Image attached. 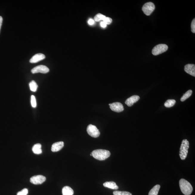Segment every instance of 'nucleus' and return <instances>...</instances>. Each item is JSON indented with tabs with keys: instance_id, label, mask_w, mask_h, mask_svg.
<instances>
[{
	"instance_id": "obj_1",
	"label": "nucleus",
	"mask_w": 195,
	"mask_h": 195,
	"mask_svg": "<svg viewBox=\"0 0 195 195\" xmlns=\"http://www.w3.org/2000/svg\"><path fill=\"white\" fill-rule=\"evenodd\" d=\"M92 154L94 158L100 160H103L110 157L111 153L108 150L97 149L94 150Z\"/></svg>"
},
{
	"instance_id": "obj_2",
	"label": "nucleus",
	"mask_w": 195,
	"mask_h": 195,
	"mask_svg": "<svg viewBox=\"0 0 195 195\" xmlns=\"http://www.w3.org/2000/svg\"><path fill=\"white\" fill-rule=\"evenodd\" d=\"M179 185L181 192L185 195H190L192 193L193 188L191 184L184 179H181L179 181Z\"/></svg>"
},
{
	"instance_id": "obj_3",
	"label": "nucleus",
	"mask_w": 195,
	"mask_h": 195,
	"mask_svg": "<svg viewBox=\"0 0 195 195\" xmlns=\"http://www.w3.org/2000/svg\"><path fill=\"white\" fill-rule=\"evenodd\" d=\"M189 145V141L187 140H183L179 150V156L182 160H185L187 157Z\"/></svg>"
},
{
	"instance_id": "obj_4",
	"label": "nucleus",
	"mask_w": 195,
	"mask_h": 195,
	"mask_svg": "<svg viewBox=\"0 0 195 195\" xmlns=\"http://www.w3.org/2000/svg\"><path fill=\"white\" fill-rule=\"evenodd\" d=\"M168 47L165 44H159L156 46L152 50V54L154 55H158L167 50Z\"/></svg>"
},
{
	"instance_id": "obj_5",
	"label": "nucleus",
	"mask_w": 195,
	"mask_h": 195,
	"mask_svg": "<svg viewBox=\"0 0 195 195\" xmlns=\"http://www.w3.org/2000/svg\"><path fill=\"white\" fill-rule=\"evenodd\" d=\"M155 9V6L153 3L149 2L145 3L142 8V10L144 14L147 16H149Z\"/></svg>"
},
{
	"instance_id": "obj_6",
	"label": "nucleus",
	"mask_w": 195,
	"mask_h": 195,
	"mask_svg": "<svg viewBox=\"0 0 195 195\" xmlns=\"http://www.w3.org/2000/svg\"><path fill=\"white\" fill-rule=\"evenodd\" d=\"M87 131L88 134L92 137L97 138L100 136V131L96 126L93 125H89L87 128Z\"/></svg>"
},
{
	"instance_id": "obj_7",
	"label": "nucleus",
	"mask_w": 195,
	"mask_h": 195,
	"mask_svg": "<svg viewBox=\"0 0 195 195\" xmlns=\"http://www.w3.org/2000/svg\"><path fill=\"white\" fill-rule=\"evenodd\" d=\"M46 178L42 175L34 176L30 179V182L35 185L42 184L45 182Z\"/></svg>"
},
{
	"instance_id": "obj_8",
	"label": "nucleus",
	"mask_w": 195,
	"mask_h": 195,
	"mask_svg": "<svg viewBox=\"0 0 195 195\" xmlns=\"http://www.w3.org/2000/svg\"><path fill=\"white\" fill-rule=\"evenodd\" d=\"M49 68L44 65H40L35 66L31 70V72L33 74L38 73H46L49 72Z\"/></svg>"
},
{
	"instance_id": "obj_9",
	"label": "nucleus",
	"mask_w": 195,
	"mask_h": 195,
	"mask_svg": "<svg viewBox=\"0 0 195 195\" xmlns=\"http://www.w3.org/2000/svg\"><path fill=\"white\" fill-rule=\"evenodd\" d=\"M110 108L113 111L117 112H122L124 110V108L122 104L119 102H114L109 104Z\"/></svg>"
},
{
	"instance_id": "obj_10",
	"label": "nucleus",
	"mask_w": 195,
	"mask_h": 195,
	"mask_svg": "<svg viewBox=\"0 0 195 195\" xmlns=\"http://www.w3.org/2000/svg\"><path fill=\"white\" fill-rule=\"evenodd\" d=\"M184 70L188 74L195 77V66L193 64H188L184 67Z\"/></svg>"
},
{
	"instance_id": "obj_11",
	"label": "nucleus",
	"mask_w": 195,
	"mask_h": 195,
	"mask_svg": "<svg viewBox=\"0 0 195 195\" xmlns=\"http://www.w3.org/2000/svg\"><path fill=\"white\" fill-rule=\"evenodd\" d=\"M140 97L139 96L134 95L130 97L126 100L125 103L128 106L131 107L135 103L137 102L139 100Z\"/></svg>"
},
{
	"instance_id": "obj_12",
	"label": "nucleus",
	"mask_w": 195,
	"mask_h": 195,
	"mask_svg": "<svg viewBox=\"0 0 195 195\" xmlns=\"http://www.w3.org/2000/svg\"><path fill=\"white\" fill-rule=\"evenodd\" d=\"M45 58V56L41 53H38L35 55L31 58L30 62L32 63H36L43 60Z\"/></svg>"
},
{
	"instance_id": "obj_13",
	"label": "nucleus",
	"mask_w": 195,
	"mask_h": 195,
	"mask_svg": "<svg viewBox=\"0 0 195 195\" xmlns=\"http://www.w3.org/2000/svg\"><path fill=\"white\" fill-rule=\"evenodd\" d=\"M64 143L63 141L57 142L53 144L51 147V151L55 152L60 151L64 147Z\"/></svg>"
},
{
	"instance_id": "obj_14",
	"label": "nucleus",
	"mask_w": 195,
	"mask_h": 195,
	"mask_svg": "<svg viewBox=\"0 0 195 195\" xmlns=\"http://www.w3.org/2000/svg\"><path fill=\"white\" fill-rule=\"evenodd\" d=\"M103 186L105 187L110 188V189L117 190L119 189V187L116 185L115 182L114 181L106 182L104 183Z\"/></svg>"
},
{
	"instance_id": "obj_15",
	"label": "nucleus",
	"mask_w": 195,
	"mask_h": 195,
	"mask_svg": "<svg viewBox=\"0 0 195 195\" xmlns=\"http://www.w3.org/2000/svg\"><path fill=\"white\" fill-rule=\"evenodd\" d=\"M41 145L37 143L34 145L32 148V151L36 154H40L42 153Z\"/></svg>"
},
{
	"instance_id": "obj_16",
	"label": "nucleus",
	"mask_w": 195,
	"mask_h": 195,
	"mask_svg": "<svg viewBox=\"0 0 195 195\" xmlns=\"http://www.w3.org/2000/svg\"><path fill=\"white\" fill-rule=\"evenodd\" d=\"M74 193L73 190L68 186H64L62 189L63 195H73Z\"/></svg>"
},
{
	"instance_id": "obj_17",
	"label": "nucleus",
	"mask_w": 195,
	"mask_h": 195,
	"mask_svg": "<svg viewBox=\"0 0 195 195\" xmlns=\"http://www.w3.org/2000/svg\"><path fill=\"white\" fill-rule=\"evenodd\" d=\"M160 185H157L152 188L148 193V195H158L160 188Z\"/></svg>"
},
{
	"instance_id": "obj_18",
	"label": "nucleus",
	"mask_w": 195,
	"mask_h": 195,
	"mask_svg": "<svg viewBox=\"0 0 195 195\" xmlns=\"http://www.w3.org/2000/svg\"><path fill=\"white\" fill-rule=\"evenodd\" d=\"M192 91L191 90H188L187 92H186V93L185 94H184V95L182 96V97L181 98V102H184L185 100L186 99L189 98V97H190L192 95Z\"/></svg>"
},
{
	"instance_id": "obj_19",
	"label": "nucleus",
	"mask_w": 195,
	"mask_h": 195,
	"mask_svg": "<svg viewBox=\"0 0 195 195\" xmlns=\"http://www.w3.org/2000/svg\"><path fill=\"white\" fill-rule=\"evenodd\" d=\"M176 101L174 100H168L166 101L164 104L166 107L170 108L173 106L175 105Z\"/></svg>"
},
{
	"instance_id": "obj_20",
	"label": "nucleus",
	"mask_w": 195,
	"mask_h": 195,
	"mask_svg": "<svg viewBox=\"0 0 195 195\" xmlns=\"http://www.w3.org/2000/svg\"><path fill=\"white\" fill-rule=\"evenodd\" d=\"M30 89L32 92L36 91L38 88V85L36 82L34 81H31L29 84Z\"/></svg>"
},
{
	"instance_id": "obj_21",
	"label": "nucleus",
	"mask_w": 195,
	"mask_h": 195,
	"mask_svg": "<svg viewBox=\"0 0 195 195\" xmlns=\"http://www.w3.org/2000/svg\"><path fill=\"white\" fill-rule=\"evenodd\" d=\"M114 195H132L131 193L128 191H114Z\"/></svg>"
},
{
	"instance_id": "obj_22",
	"label": "nucleus",
	"mask_w": 195,
	"mask_h": 195,
	"mask_svg": "<svg viewBox=\"0 0 195 195\" xmlns=\"http://www.w3.org/2000/svg\"><path fill=\"white\" fill-rule=\"evenodd\" d=\"M106 18V16L104 15L99 13L95 17V20L96 21H100V20H103H103L105 19Z\"/></svg>"
},
{
	"instance_id": "obj_23",
	"label": "nucleus",
	"mask_w": 195,
	"mask_h": 195,
	"mask_svg": "<svg viewBox=\"0 0 195 195\" xmlns=\"http://www.w3.org/2000/svg\"><path fill=\"white\" fill-rule=\"evenodd\" d=\"M31 103L32 107L35 108L37 106L36 100L35 96L32 95L31 97Z\"/></svg>"
},
{
	"instance_id": "obj_24",
	"label": "nucleus",
	"mask_w": 195,
	"mask_h": 195,
	"mask_svg": "<svg viewBox=\"0 0 195 195\" xmlns=\"http://www.w3.org/2000/svg\"><path fill=\"white\" fill-rule=\"evenodd\" d=\"M28 189L27 188H25L22 190V191L17 193V195H27L28 194Z\"/></svg>"
},
{
	"instance_id": "obj_25",
	"label": "nucleus",
	"mask_w": 195,
	"mask_h": 195,
	"mask_svg": "<svg viewBox=\"0 0 195 195\" xmlns=\"http://www.w3.org/2000/svg\"><path fill=\"white\" fill-rule=\"evenodd\" d=\"M191 30L193 33L195 32V19H193L191 23Z\"/></svg>"
},
{
	"instance_id": "obj_26",
	"label": "nucleus",
	"mask_w": 195,
	"mask_h": 195,
	"mask_svg": "<svg viewBox=\"0 0 195 195\" xmlns=\"http://www.w3.org/2000/svg\"><path fill=\"white\" fill-rule=\"evenodd\" d=\"M103 21L105 22L107 25L110 24L112 23V19L110 18L106 17L105 19L103 20Z\"/></svg>"
},
{
	"instance_id": "obj_27",
	"label": "nucleus",
	"mask_w": 195,
	"mask_h": 195,
	"mask_svg": "<svg viewBox=\"0 0 195 195\" xmlns=\"http://www.w3.org/2000/svg\"><path fill=\"white\" fill-rule=\"evenodd\" d=\"M100 25L101 26L102 28H105L106 27H107L106 24L105 22H104L103 21L101 22Z\"/></svg>"
},
{
	"instance_id": "obj_28",
	"label": "nucleus",
	"mask_w": 195,
	"mask_h": 195,
	"mask_svg": "<svg viewBox=\"0 0 195 195\" xmlns=\"http://www.w3.org/2000/svg\"><path fill=\"white\" fill-rule=\"evenodd\" d=\"M88 24L90 25H93L95 24V21L92 19H90L88 21Z\"/></svg>"
},
{
	"instance_id": "obj_29",
	"label": "nucleus",
	"mask_w": 195,
	"mask_h": 195,
	"mask_svg": "<svg viewBox=\"0 0 195 195\" xmlns=\"http://www.w3.org/2000/svg\"><path fill=\"white\" fill-rule=\"evenodd\" d=\"M3 21L2 17L0 16V31H1V25H2Z\"/></svg>"
},
{
	"instance_id": "obj_30",
	"label": "nucleus",
	"mask_w": 195,
	"mask_h": 195,
	"mask_svg": "<svg viewBox=\"0 0 195 195\" xmlns=\"http://www.w3.org/2000/svg\"><path fill=\"white\" fill-rule=\"evenodd\" d=\"M90 155L91 156H92V154H90Z\"/></svg>"
}]
</instances>
